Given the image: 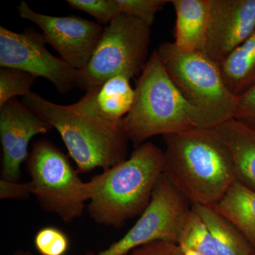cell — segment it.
<instances>
[{"mask_svg":"<svg viewBox=\"0 0 255 255\" xmlns=\"http://www.w3.org/2000/svg\"><path fill=\"white\" fill-rule=\"evenodd\" d=\"M26 161L33 194L41 207L65 223L81 217L90 200V184L82 182L68 157L49 140H40Z\"/></svg>","mask_w":255,"mask_h":255,"instance_id":"obj_7","label":"cell"},{"mask_svg":"<svg viewBox=\"0 0 255 255\" xmlns=\"http://www.w3.org/2000/svg\"><path fill=\"white\" fill-rule=\"evenodd\" d=\"M183 255H201L199 254V253H197L196 251H193V250H188V251H186L183 252Z\"/></svg>","mask_w":255,"mask_h":255,"instance_id":"obj_27","label":"cell"},{"mask_svg":"<svg viewBox=\"0 0 255 255\" xmlns=\"http://www.w3.org/2000/svg\"><path fill=\"white\" fill-rule=\"evenodd\" d=\"M124 255H183V252L177 243L156 241L138 247Z\"/></svg>","mask_w":255,"mask_h":255,"instance_id":"obj_25","label":"cell"},{"mask_svg":"<svg viewBox=\"0 0 255 255\" xmlns=\"http://www.w3.org/2000/svg\"><path fill=\"white\" fill-rule=\"evenodd\" d=\"M215 128L232 154L237 180L255 191V130L234 119Z\"/></svg>","mask_w":255,"mask_h":255,"instance_id":"obj_15","label":"cell"},{"mask_svg":"<svg viewBox=\"0 0 255 255\" xmlns=\"http://www.w3.org/2000/svg\"><path fill=\"white\" fill-rule=\"evenodd\" d=\"M37 78L31 74L16 69L1 68L0 70V109L18 96L26 97L31 92Z\"/></svg>","mask_w":255,"mask_h":255,"instance_id":"obj_20","label":"cell"},{"mask_svg":"<svg viewBox=\"0 0 255 255\" xmlns=\"http://www.w3.org/2000/svg\"><path fill=\"white\" fill-rule=\"evenodd\" d=\"M164 151L145 142L114 167L92 177L88 212L96 223L120 228L142 214L163 174Z\"/></svg>","mask_w":255,"mask_h":255,"instance_id":"obj_2","label":"cell"},{"mask_svg":"<svg viewBox=\"0 0 255 255\" xmlns=\"http://www.w3.org/2000/svg\"><path fill=\"white\" fill-rule=\"evenodd\" d=\"M22 103L55 128L61 135L78 172L106 170L125 160L128 139L124 124L102 125L79 112L73 105H60L31 92Z\"/></svg>","mask_w":255,"mask_h":255,"instance_id":"obj_4","label":"cell"},{"mask_svg":"<svg viewBox=\"0 0 255 255\" xmlns=\"http://www.w3.org/2000/svg\"><path fill=\"white\" fill-rule=\"evenodd\" d=\"M122 14L139 20L149 27L153 24L156 14L170 1L168 0H117Z\"/></svg>","mask_w":255,"mask_h":255,"instance_id":"obj_21","label":"cell"},{"mask_svg":"<svg viewBox=\"0 0 255 255\" xmlns=\"http://www.w3.org/2000/svg\"><path fill=\"white\" fill-rule=\"evenodd\" d=\"M15 255H32L30 254V253H17V254H16Z\"/></svg>","mask_w":255,"mask_h":255,"instance_id":"obj_28","label":"cell"},{"mask_svg":"<svg viewBox=\"0 0 255 255\" xmlns=\"http://www.w3.org/2000/svg\"><path fill=\"white\" fill-rule=\"evenodd\" d=\"M43 34L34 28L21 33L0 27V66L43 78L62 95L76 87L77 70L47 49Z\"/></svg>","mask_w":255,"mask_h":255,"instance_id":"obj_9","label":"cell"},{"mask_svg":"<svg viewBox=\"0 0 255 255\" xmlns=\"http://www.w3.org/2000/svg\"><path fill=\"white\" fill-rule=\"evenodd\" d=\"M176 13L174 43L186 51L202 52L209 18V0H171Z\"/></svg>","mask_w":255,"mask_h":255,"instance_id":"obj_14","label":"cell"},{"mask_svg":"<svg viewBox=\"0 0 255 255\" xmlns=\"http://www.w3.org/2000/svg\"><path fill=\"white\" fill-rule=\"evenodd\" d=\"M228 90L239 97L255 85V29L241 46L220 64Z\"/></svg>","mask_w":255,"mask_h":255,"instance_id":"obj_17","label":"cell"},{"mask_svg":"<svg viewBox=\"0 0 255 255\" xmlns=\"http://www.w3.org/2000/svg\"><path fill=\"white\" fill-rule=\"evenodd\" d=\"M252 255H255V253H253V254Z\"/></svg>","mask_w":255,"mask_h":255,"instance_id":"obj_29","label":"cell"},{"mask_svg":"<svg viewBox=\"0 0 255 255\" xmlns=\"http://www.w3.org/2000/svg\"><path fill=\"white\" fill-rule=\"evenodd\" d=\"M53 128L49 123L15 98L0 109V140L2 147L1 179L18 182L21 166L28 157L32 137Z\"/></svg>","mask_w":255,"mask_h":255,"instance_id":"obj_12","label":"cell"},{"mask_svg":"<svg viewBox=\"0 0 255 255\" xmlns=\"http://www.w3.org/2000/svg\"><path fill=\"white\" fill-rule=\"evenodd\" d=\"M150 34V27L131 16L114 18L104 28L87 66L77 70L76 87L87 93L117 75H140L149 59Z\"/></svg>","mask_w":255,"mask_h":255,"instance_id":"obj_6","label":"cell"},{"mask_svg":"<svg viewBox=\"0 0 255 255\" xmlns=\"http://www.w3.org/2000/svg\"><path fill=\"white\" fill-rule=\"evenodd\" d=\"M123 124L128 139L135 147L155 135L177 133L199 126L195 110L169 78L157 49L139 75L133 104Z\"/></svg>","mask_w":255,"mask_h":255,"instance_id":"obj_3","label":"cell"},{"mask_svg":"<svg viewBox=\"0 0 255 255\" xmlns=\"http://www.w3.org/2000/svg\"><path fill=\"white\" fill-rule=\"evenodd\" d=\"M163 175L191 206L213 207L237 181L231 151L216 128L163 135Z\"/></svg>","mask_w":255,"mask_h":255,"instance_id":"obj_1","label":"cell"},{"mask_svg":"<svg viewBox=\"0 0 255 255\" xmlns=\"http://www.w3.org/2000/svg\"><path fill=\"white\" fill-rule=\"evenodd\" d=\"M213 209L232 223L255 249V191L236 181Z\"/></svg>","mask_w":255,"mask_h":255,"instance_id":"obj_16","label":"cell"},{"mask_svg":"<svg viewBox=\"0 0 255 255\" xmlns=\"http://www.w3.org/2000/svg\"><path fill=\"white\" fill-rule=\"evenodd\" d=\"M34 243L37 251L41 255H65L69 248L66 235L54 227L40 230L35 236Z\"/></svg>","mask_w":255,"mask_h":255,"instance_id":"obj_23","label":"cell"},{"mask_svg":"<svg viewBox=\"0 0 255 255\" xmlns=\"http://www.w3.org/2000/svg\"><path fill=\"white\" fill-rule=\"evenodd\" d=\"M189 204L162 174L156 184L150 204L127 234L105 251L87 255H124L156 241L177 243L191 209Z\"/></svg>","mask_w":255,"mask_h":255,"instance_id":"obj_8","label":"cell"},{"mask_svg":"<svg viewBox=\"0 0 255 255\" xmlns=\"http://www.w3.org/2000/svg\"><path fill=\"white\" fill-rule=\"evenodd\" d=\"M20 17L37 25L47 44L76 70L85 68L97 48L104 28L97 22L77 16H48L36 12L26 1L17 6Z\"/></svg>","mask_w":255,"mask_h":255,"instance_id":"obj_10","label":"cell"},{"mask_svg":"<svg viewBox=\"0 0 255 255\" xmlns=\"http://www.w3.org/2000/svg\"><path fill=\"white\" fill-rule=\"evenodd\" d=\"M191 206L199 213L211 231L217 255H252L255 253L237 228L213 208Z\"/></svg>","mask_w":255,"mask_h":255,"instance_id":"obj_18","label":"cell"},{"mask_svg":"<svg viewBox=\"0 0 255 255\" xmlns=\"http://www.w3.org/2000/svg\"><path fill=\"white\" fill-rule=\"evenodd\" d=\"M235 120L255 130V85L238 97Z\"/></svg>","mask_w":255,"mask_h":255,"instance_id":"obj_24","label":"cell"},{"mask_svg":"<svg viewBox=\"0 0 255 255\" xmlns=\"http://www.w3.org/2000/svg\"><path fill=\"white\" fill-rule=\"evenodd\" d=\"M255 29V0H209V18L202 53L221 64Z\"/></svg>","mask_w":255,"mask_h":255,"instance_id":"obj_11","label":"cell"},{"mask_svg":"<svg viewBox=\"0 0 255 255\" xmlns=\"http://www.w3.org/2000/svg\"><path fill=\"white\" fill-rule=\"evenodd\" d=\"M73 9L91 15L100 24H107L122 14L117 0H68Z\"/></svg>","mask_w":255,"mask_h":255,"instance_id":"obj_22","label":"cell"},{"mask_svg":"<svg viewBox=\"0 0 255 255\" xmlns=\"http://www.w3.org/2000/svg\"><path fill=\"white\" fill-rule=\"evenodd\" d=\"M33 193V186L31 182L18 183L9 182L1 179L0 180V199H26Z\"/></svg>","mask_w":255,"mask_h":255,"instance_id":"obj_26","label":"cell"},{"mask_svg":"<svg viewBox=\"0 0 255 255\" xmlns=\"http://www.w3.org/2000/svg\"><path fill=\"white\" fill-rule=\"evenodd\" d=\"M177 244L182 252L193 250L201 255H217L211 231L192 206L183 224Z\"/></svg>","mask_w":255,"mask_h":255,"instance_id":"obj_19","label":"cell"},{"mask_svg":"<svg viewBox=\"0 0 255 255\" xmlns=\"http://www.w3.org/2000/svg\"><path fill=\"white\" fill-rule=\"evenodd\" d=\"M169 78L198 116V127L215 128L234 118L238 97L228 90L219 64L202 52L179 49L174 42L157 48Z\"/></svg>","mask_w":255,"mask_h":255,"instance_id":"obj_5","label":"cell"},{"mask_svg":"<svg viewBox=\"0 0 255 255\" xmlns=\"http://www.w3.org/2000/svg\"><path fill=\"white\" fill-rule=\"evenodd\" d=\"M130 80L124 75L114 77L97 90L87 92L81 100L72 105L83 115L102 125H122L135 98V90L130 86Z\"/></svg>","mask_w":255,"mask_h":255,"instance_id":"obj_13","label":"cell"}]
</instances>
